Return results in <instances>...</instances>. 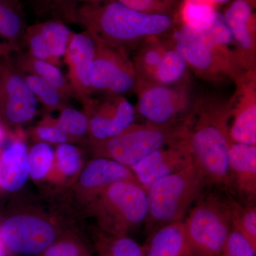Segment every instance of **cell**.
Here are the masks:
<instances>
[{"instance_id": "obj_1", "label": "cell", "mask_w": 256, "mask_h": 256, "mask_svg": "<svg viewBox=\"0 0 256 256\" xmlns=\"http://www.w3.org/2000/svg\"><path fill=\"white\" fill-rule=\"evenodd\" d=\"M230 101L202 98L184 118L180 141L208 182L233 186L228 168Z\"/></svg>"}, {"instance_id": "obj_2", "label": "cell", "mask_w": 256, "mask_h": 256, "mask_svg": "<svg viewBox=\"0 0 256 256\" xmlns=\"http://www.w3.org/2000/svg\"><path fill=\"white\" fill-rule=\"evenodd\" d=\"M78 24L96 40L124 48L162 36L174 24L170 14L138 11L117 0L79 6L75 15Z\"/></svg>"}, {"instance_id": "obj_3", "label": "cell", "mask_w": 256, "mask_h": 256, "mask_svg": "<svg viewBox=\"0 0 256 256\" xmlns=\"http://www.w3.org/2000/svg\"><path fill=\"white\" fill-rule=\"evenodd\" d=\"M210 184L203 172L192 162L184 169L160 178L146 191L150 230L183 220Z\"/></svg>"}, {"instance_id": "obj_4", "label": "cell", "mask_w": 256, "mask_h": 256, "mask_svg": "<svg viewBox=\"0 0 256 256\" xmlns=\"http://www.w3.org/2000/svg\"><path fill=\"white\" fill-rule=\"evenodd\" d=\"M193 256H218L232 225L230 196L202 195L183 220Z\"/></svg>"}, {"instance_id": "obj_5", "label": "cell", "mask_w": 256, "mask_h": 256, "mask_svg": "<svg viewBox=\"0 0 256 256\" xmlns=\"http://www.w3.org/2000/svg\"><path fill=\"white\" fill-rule=\"evenodd\" d=\"M88 208L106 234L124 236L146 222V192L138 182H119L106 188Z\"/></svg>"}, {"instance_id": "obj_6", "label": "cell", "mask_w": 256, "mask_h": 256, "mask_svg": "<svg viewBox=\"0 0 256 256\" xmlns=\"http://www.w3.org/2000/svg\"><path fill=\"white\" fill-rule=\"evenodd\" d=\"M182 119L168 126L134 122L114 138L90 141V148L96 158H108L130 168L153 152L178 142Z\"/></svg>"}, {"instance_id": "obj_7", "label": "cell", "mask_w": 256, "mask_h": 256, "mask_svg": "<svg viewBox=\"0 0 256 256\" xmlns=\"http://www.w3.org/2000/svg\"><path fill=\"white\" fill-rule=\"evenodd\" d=\"M172 46L196 75L206 80L229 77L234 82L244 74L229 47L215 44L205 32H196L183 25L175 35Z\"/></svg>"}, {"instance_id": "obj_8", "label": "cell", "mask_w": 256, "mask_h": 256, "mask_svg": "<svg viewBox=\"0 0 256 256\" xmlns=\"http://www.w3.org/2000/svg\"><path fill=\"white\" fill-rule=\"evenodd\" d=\"M90 86L92 94L124 96L136 92L138 75L126 50L96 40Z\"/></svg>"}, {"instance_id": "obj_9", "label": "cell", "mask_w": 256, "mask_h": 256, "mask_svg": "<svg viewBox=\"0 0 256 256\" xmlns=\"http://www.w3.org/2000/svg\"><path fill=\"white\" fill-rule=\"evenodd\" d=\"M136 112L146 122L168 126L184 118L191 110V100L184 86H170L158 82H138Z\"/></svg>"}, {"instance_id": "obj_10", "label": "cell", "mask_w": 256, "mask_h": 256, "mask_svg": "<svg viewBox=\"0 0 256 256\" xmlns=\"http://www.w3.org/2000/svg\"><path fill=\"white\" fill-rule=\"evenodd\" d=\"M10 52L4 58L0 82V122L18 127L28 124L37 112V101L24 74L16 66Z\"/></svg>"}, {"instance_id": "obj_11", "label": "cell", "mask_w": 256, "mask_h": 256, "mask_svg": "<svg viewBox=\"0 0 256 256\" xmlns=\"http://www.w3.org/2000/svg\"><path fill=\"white\" fill-rule=\"evenodd\" d=\"M55 238L53 225L36 215L12 216L0 228L2 242L11 252L21 255L41 254L54 244Z\"/></svg>"}, {"instance_id": "obj_12", "label": "cell", "mask_w": 256, "mask_h": 256, "mask_svg": "<svg viewBox=\"0 0 256 256\" xmlns=\"http://www.w3.org/2000/svg\"><path fill=\"white\" fill-rule=\"evenodd\" d=\"M89 121L90 141H102L114 138L134 124L136 108L124 96H92L84 104Z\"/></svg>"}, {"instance_id": "obj_13", "label": "cell", "mask_w": 256, "mask_h": 256, "mask_svg": "<svg viewBox=\"0 0 256 256\" xmlns=\"http://www.w3.org/2000/svg\"><path fill=\"white\" fill-rule=\"evenodd\" d=\"M255 4L252 0H233L222 14L236 46L239 63L247 72H256Z\"/></svg>"}, {"instance_id": "obj_14", "label": "cell", "mask_w": 256, "mask_h": 256, "mask_svg": "<svg viewBox=\"0 0 256 256\" xmlns=\"http://www.w3.org/2000/svg\"><path fill=\"white\" fill-rule=\"evenodd\" d=\"M73 34L62 20H47L28 26L22 44L28 55L60 67Z\"/></svg>"}, {"instance_id": "obj_15", "label": "cell", "mask_w": 256, "mask_h": 256, "mask_svg": "<svg viewBox=\"0 0 256 256\" xmlns=\"http://www.w3.org/2000/svg\"><path fill=\"white\" fill-rule=\"evenodd\" d=\"M237 89L230 99L229 132L232 142L256 146V72L236 80Z\"/></svg>"}, {"instance_id": "obj_16", "label": "cell", "mask_w": 256, "mask_h": 256, "mask_svg": "<svg viewBox=\"0 0 256 256\" xmlns=\"http://www.w3.org/2000/svg\"><path fill=\"white\" fill-rule=\"evenodd\" d=\"M95 53L96 41L88 32H74L64 58L74 98L82 105L92 96L90 77Z\"/></svg>"}, {"instance_id": "obj_17", "label": "cell", "mask_w": 256, "mask_h": 256, "mask_svg": "<svg viewBox=\"0 0 256 256\" xmlns=\"http://www.w3.org/2000/svg\"><path fill=\"white\" fill-rule=\"evenodd\" d=\"M122 181L138 182L130 168L114 160L96 158L79 175L76 182V195L88 206L106 188Z\"/></svg>"}, {"instance_id": "obj_18", "label": "cell", "mask_w": 256, "mask_h": 256, "mask_svg": "<svg viewBox=\"0 0 256 256\" xmlns=\"http://www.w3.org/2000/svg\"><path fill=\"white\" fill-rule=\"evenodd\" d=\"M194 162L188 148L180 140L172 146L160 148L131 166L138 183L148 191L152 185Z\"/></svg>"}, {"instance_id": "obj_19", "label": "cell", "mask_w": 256, "mask_h": 256, "mask_svg": "<svg viewBox=\"0 0 256 256\" xmlns=\"http://www.w3.org/2000/svg\"><path fill=\"white\" fill-rule=\"evenodd\" d=\"M28 148L21 138H15L0 153V188L18 191L30 176Z\"/></svg>"}, {"instance_id": "obj_20", "label": "cell", "mask_w": 256, "mask_h": 256, "mask_svg": "<svg viewBox=\"0 0 256 256\" xmlns=\"http://www.w3.org/2000/svg\"><path fill=\"white\" fill-rule=\"evenodd\" d=\"M228 168L233 186L250 200L256 196V146L232 142Z\"/></svg>"}, {"instance_id": "obj_21", "label": "cell", "mask_w": 256, "mask_h": 256, "mask_svg": "<svg viewBox=\"0 0 256 256\" xmlns=\"http://www.w3.org/2000/svg\"><path fill=\"white\" fill-rule=\"evenodd\" d=\"M192 255L183 220L164 226L153 232L144 256Z\"/></svg>"}, {"instance_id": "obj_22", "label": "cell", "mask_w": 256, "mask_h": 256, "mask_svg": "<svg viewBox=\"0 0 256 256\" xmlns=\"http://www.w3.org/2000/svg\"><path fill=\"white\" fill-rule=\"evenodd\" d=\"M26 28L20 0H0V38L13 52L22 44Z\"/></svg>"}, {"instance_id": "obj_23", "label": "cell", "mask_w": 256, "mask_h": 256, "mask_svg": "<svg viewBox=\"0 0 256 256\" xmlns=\"http://www.w3.org/2000/svg\"><path fill=\"white\" fill-rule=\"evenodd\" d=\"M13 60L24 74L38 77L58 89L66 97L74 98L68 78L62 73L60 67L46 60L34 58L26 52H20Z\"/></svg>"}, {"instance_id": "obj_24", "label": "cell", "mask_w": 256, "mask_h": 256, "mask_svg": "<svg viewBox=\"0 0 256 256\" xmlns=\"http://www.w3.org/2000/svg\"><path fill=\"white\" fill-rule=\"evenodd\" d=\"M188 64L172 46H168L153 77V82L170 86H182L188 76Z\"/></svg>"}, {"instance_id": "obj_25", "label": "cell", "mask_w": 256, "mask_h": 256, "mask_svg": "<svg viewBox=\"0 0 256 256\" xmlns=\"http://www.w3.org/2000/svg\"><path fill=\"white\" fill-rule=\"evenodd\" d=\"M168 45L159 37L142 42L132 60L138 75V82H153L154 72Z\"/></svg>"}, {"instance_id": "obj_26", "label": "cell", "mask_w": 256, "mask_h": 256, "mask_svg": "<svg viewBox=\"0 0 256 256\" xmlns=\"http://www.w3.org/2000/svg\"><path fill=\"white\" fill-rule=\"evenodd\" d=\"M217 14L210 0H185L181 12L183 25L196 32L210 28Z\"/></svg>"}, {"instance_id": "obj_27", "label": "cell", "mask_w": 256, "mask_h": 256, "mask_svg": "<svg viewBox=\"0 0 256 256\" xmlns=\"http://www.w3.org/2000/svg\"><path fill=\"white\" fill-rule=\"evenodd\" d=\"M82 166L80 150L72 143H64L57 146L54 153V162L50 174L55 178H70L78 174Z\"/></svg>"}, {"instance_id": "obj_28", "label": "cell", "mask_w": 256, "mask_h": 256, "mask_svg": "<svg viewBox=\"0 0 256 256\" xmlns=\"http://www.w3.org/2000/svg\"><path fill=\"white\" fill-rule=\"evenodd\" d=\"M25 78L37 101L48 111L60 110L68 106V98L53 86L31 74H25Z\"/></svg>"}, {"instance_id": "obj_29", "label": "cell", "mask_w": 256, "mask_h": 256, "mask_svg": "<svg viewBox=\"0 0 256 256\" xmlns=\"http://www.w3.org/2000/svg\"><path fill=\"white\" fill-rule=\"evenodd\" d=\"M30 176L40 181L50 174L54 162V152L50 144L38 142L28 153Z\"/></svg>"}, {"instance_id": "obj_30", "label": "cell", "mask_w": 256, "mask_h": 256, "mask_svg": "<svg viewBox=\"0 0 256 256\" xmlns=\"http://www.w3.org/2000/svg\"><path fill=\"white\" fill-rule=\"evenodd\" d=\"M40 13H50L57 20L75 22V15L79 6L95 4L108 0H33ZM64 22V21H63Z\"/></svg>"}, {"instance_id": "obj_31", "label": "cell", "mask_w": 256, "mask_h": 256, "mask_svg": "<svg viewBox=\"0 0 256 256\" xmlns=\"http://www.w3.org/2000/svg\"><path fill=\"white\" fill-rule=\"evenodd\" d=\"M232 227L236 229L256 248V208L255 204L242 206L230 197Z\"/></svg>"}, {"instance_id": "obj_32", "label": "cell", "mask_w": 256, "mask_h": 256, "mask_svg": "<svg viewBox=\"0 0 256 256\" xmlns=\"http://www.w3.org/2000/svg\"><path fill=\"white\" fill-rule=\"evenodd\" d=\"M56 120L60 127L74 142L84 140L88 136L89 121L84 111L66 106L60 110V117Z\"/></svg>"}, {"instance_id": "obj_33", "label": "cell", "mask_w": 256, "mask_h": 256, "mask_svg": "<svg viewBox=\"0 0 256 256\" xmlns=\"http://www.w3.org/2000/svg\"><path fill=\"white\" fill-rule=\"evenodd\" d=\"M32 136L38 142L60 146L64 143H73L74 140L60 127L57 120L46 114L32 130Z\"/></svg>"}, {"instance_id": "obj_34", "label": "cell", "mask_w": 256, "mask_h": 256, "mask_svg": "<svg viewBox=\"0 0 256 256\" xmlns=\"http://www.w3.org/2000/svg\"><path fill=\"white\" fill-rule=\"evenodd\" d=\"M108 235L101 240V256H144V250L132 239Z\"/></svg>"}, {"instance_id": "obj_35", "label": "cell", "mask_w": 256, "mask_h": 256, "mask_svg": "<svg viewBox=\"0 0 256 256\" xmlns=\"http://www.w3.org/2000/svg\"><path fill=\"white\" fill-rule=\"evenodd\" d=\"M218 256H256V248L238 230L232 227L223 248Z\"/></svg>"}, {"instance_id": "obj_36", "label": "cell", "mask_w": 256, "mask_h": 256, "mask_svg": "<svg viewBox=\"0 0 256 256\" xmlns=\"http://www.w3.org/2000/svg\"><path fill=\"white\" fill-rule=\"evenodd\" d=\"M138 11L149 14H169L170 6L166 0H117Z\"/></svg>"}, {"instance_id": "obj_37", "label": "cell", "mask_w": 256, "mask_h": 256, "mask_svg": "<svg viewBox=\"0 0 256 256\" xmlns=\"http://www.w3.org/2000/svg\"><path fill=\"white\" fill-rule=\"evenodd\" d=\"M78 246L73 242H63L50 246L44 256H79Z\"/></svg>"}, {"instance_id": "obj_38", "label": "cell", "mask_w": 256, "mask_h": 256, "mask_svg": "<svg viewBox=\"0 0 256 256\" xmlns=\"http://www.w3.org/2000/svg\"><path fill=\"white\" fill-rule=\"evenodd\" d=\"M12 52L10 48H6L0 52V82H1L2 76L3 67H4V58L6 55Z\"/></svg>"}, {"instance_id": "obj_39", "label": "cell", "mask_w": 256, "mask_h": 256, "mask_svg": "<svg viewBox=\"0 0 256 256\" xmlns=\"http://www.w3.org/2000/svg\"><path fill=\"white\" fill-rule=\"evenodd\" d=\"M210 2L213 3L214 4H216L227 2L230 1V0H210Z\"/></svg>"}, {"instance_id": "obj_40", "label": "cell", "mask_w": 256, "mask_h": 256, "mask_svg": "<svg viewBox=\"0 0 256 256\" xmlns=\"http://www.w3.org/2000/svg\"><path fill=\"white\" fill-rule=\"evenodd\" d=\"M6 48H10L9 46H6L4 43H0V52H2L3 50H6ZM10 50H11V48H10Z\"/></svg>"}, {"instance_id": "obj_41", "label": "cell", "mask_w": 256, "mask_h": 256, "mask_svg": "<svg viewBox=\"0 0 256 256\" xmlns=\"http://www.w3.org/2000/svg\"><path fill=\"white\" fill-rule=\"evenodd\" d=\"M4 254V249H3L2 245L1 239H0V256H2Z\"/></svg>"}, {"instance_id": "obj_42", "label": "cell", "mask_w": 256, "mask_h": 256, "mask_svg": "<svg viewBox=\"0 0 256 256\" xmlns=\"http://www.w3.org/2000/svg\"><path fill=\"white\" fill-rule=\"evenodd\" d=\"M252 1L255 2H256V0H252Z\"/></svg>"}, {"instance_id": "obj_43", "label": "cell", "mask_w": 256, "mask_h": 256, "mask_svg": "<svg viewBox=\"0 0 256 256\" xmlns=\"http://www.w3.org/2000/svg\"></svg>"}]
</instances>
